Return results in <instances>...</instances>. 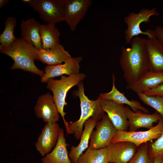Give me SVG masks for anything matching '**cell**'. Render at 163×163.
I'll return each mask as SVG.
<instances>
[{
  "label": "cell",
  "mask_w": 163,
  "mask_h": 163,
  "mask_svg": "<svg viewBox=\"0 0 163 163\" xmlns=\"http://www.w3.org/2000/svg\"><path fill=\"white\" fill-rule=\"evenodd\" d=\"M145 39L134 37L130 46L121 50L119 63L127 85L135 83L149 71L145 47Z\"/></svg>",
  "instance_id": "obj_1"
},
{
  "label": "cell",
  "mask_w": 163,
  "mask_h": 163,
  "mask_svg": "<svg viewBox=\"0 0 163 163\" xmlns=\"http://www.w3.org/2000/svg\"><path fill=\"white\" fill-rule=\"evenodd\" d=\"M0 52L10 56L14 61L11 69H21L41 77L44 75V72L39 69L34 63L35 60L39 59L37 50L22 38H16L8 46H0Z\"/></svg>",
  "instance_id": "obj_2"
},
{
  "label": "cell",
  "mask_w": 163,
  "mask_h": 163,
  "mask_svg": "<svg viewBox=\"0 0 163 163\" xmlns=\"http://www.w3.org/2000/svg\"><path fill=\"white\" fill-rule=\"evenodd\" d=\"M85 77V74L79 73L68 76L62 75L59 80L50 78L46 82L47 87L53 93L54 102L59 113L62 117L68 134H73V133L69 129V122L65 118L66 113L64 111V107L67 104L66 101L67 94L71 88L78 85Z\"/></svg>",
  "instance_id": "obj_3"
},
{
  "label": "cell",
  "mask_w": 163,
  "mask_h": 163,
  "mask_svg": "<svg viewBox=\"0 0 163 163\" xmlns=\"http://www.w3.org/2000/svg\"><path fill=\"white\" fill-rule=\"evenodd\" d=\"M80 101L81 115L79 119L69 123V127L73 132L74 137L77 140L80 139L86 121L91 117L100 120L105 114L102 109L100 99H89L85 95L83 83L81 82L78 85V89L75 91Z\"/></svg>",
  "instance_id": "obj_4"
},
{
  "label": "cell",
  "mask_w": 163,
  "mask_h": 163,
  "mask_svg": "<svg viewBox=\"0 0 163 163\" xmlns=\"http://www.w3.org/2000/svg\"><path fill=\"white\" fill-rule=\"evenodd\" d=\"M155 8L149 9L142 8L137 13H129L124 18L127 27L125 30L126 43L130 44L132 40L135 37L143 34L150 38H156L154 30H147L142 31L140 28V25L143 23H148L152 16L159 15Z\"/></svg>",
  "instance_id": "obj_5"
},
{
  "label": "cell",
  "mask_w": 163,
  "mask_h": 163,
  "mask_svg": "<svg viewBox=\"0 0 163 163\" xmlns=\"http://www.w3.org/2000/svg\"><path fill=\"white\" fill-rule=\"evenodd\" d=\"M28 3L47 24L55 25L64 21L63 0H31Z\"/></svg>",
  "instance_id": "obj_6"
},
{
  "label": "cell",
  "mask_w": 163,
  "mask_h": 163,
  "mask_svg": "<svg viewBox=\"0 0 163 163\" xmlns=\"http://www.w3.org/2000/svg\"><path fill=\"white\" fill-rule=\"evenodd\" d=\"M163 133V120H159L157 125L145 131H117L111 142L126 141L131 142L138 147L142 144L158 138Z\"/></svg>",
  "instance_id": "obj_7"
},
{
  "label": "cell",
  "mask_w": 163,
  "mask_h": 163,
  "mask_svg": "<svg viewBox=\"0 0 163 163\" xmlns=\"http://www.w3.org/2000/svg\"><path fill=\"white\" fill-rule=\"evenodd\" d=\"M95 127L91 134L88 149L95 150L106 148L111 142L117 129L106 114L97 123Z\"/></svg>",
  "instance_id": "obj_8"
},
{
  "label": "cell",
  "mask_w": 163,
  "mask_h": 163,
  "mask_svg": "<svg viewBox=\"0 0 163 163\" xmlns=\"http://www.w3.org/2000/svg\"><path fill=\"white\" fill-rule=\"evenodd\" d=\"M91 0H63V17L71 30L74 31L85 17Z\"/></svg>",
  "instance_id": "obj_9"
},
{
  "label": "cell",
  "mask_w": 163,
  "mask_h": 163,
  "mask_svg": "<svg viewBox=\"0 0 163 163\" xmlns=\"http://www.w3.org/2000/svg\"><path fill=\"white\" fill-rule=\"evenodd\" d=\"M60 129L57 123H47L44 126L35 143L37 150L42 156H45L54 148Z\"/></svg>",
  "instance_id": "obj_10"
},
{
  "label": "cell",
  "mask_w": 163,
  "mask_h": 163,
  "mask_svg": "<svg viewBox=\"0 0 163 163\" xmlns=\"http://www.w3.org/2000/svg\"><path fill=\"white\" fill-rule=\"evenodd\" d=\"M125 111L128 121L129 131H137L143 128L151 129L154 126V123H158L159 120H162L157 113L151 114L140 110L134 111L127 106H125Z\"/></svg>",
  "instance_id": "obj_11"
},
{
  "label": "cell",
  "mask_w": 163,
  "mask_h": 163,
  "mask_svg": "<svg viewBox=\"0 0 163 163\" xmlns=\"http://www.w3.org/2000/svg\"><path fill=\"white\" fill-rule=\"evenodd\" d=\"M100 103L102 109L117 130L128 131V121L124 105L109 100H100Z\"/></svg>",
  "instance_id": "obj_12"
},
{
  "label": "cell",
  "mask_w": 163,
  "mask_h": 163,
  "mask_svg": "<svg viewBox=\"0 0 163 163\" xmlns=\"http://www.w3.org/2000/svg\"><path fill=\"white\" fill-rule=\"evenodd\" d=\"M82 60L81 56L71 57L63 64L47 66L44 69V74L41 77L42 82H46L50 79L66 75H70L79 73L80 63Z\"/></svg>",
  "instance_id": "obj_13"
},
{
  "label": "cell",
  "mask_w": 163,
  "mask_h": 163,
  "mask_svg": "<svg viewBox=\"0 0 163 163\" xmlns=\"http://www.w3.org/2000/svg\"><path fill=\"white\" fill-rule=\"evenodd\" d=\"M34 110L37 117L42 119L46 123H57L59 118L53 96L50 93L38 97Z\"/></svg>",
  "instance_id": "obj_14"
},
{
  "label": "cell",
  "mask_w": 163,
  "mask_h": 163,
  "mask_svg": "<svg viewBox=\"0 0 163 163\" xmlns=\"http://www.w3.org/2000/svg\"><path fill=\"white\" fill-rule=\"evenodd\" d=\"M107 148L110 163H128L138 149L133 143L126 141L110 142Z\"/></svg>",
  "instance_id": "obj_15"
},
{
  "label": "cell",
  "mask_w": 163,
  "mask_h": 163,
  "mask_svg": "<svg viewBox=\"0 0 163 163\" xmlns=\"http://www.w3.org/2000/svg\"><path fill=\"white\" fill-rule=\"evenodd\" d=\"M145 47L149 71L163 72V45L156 38L145 39Z\"/></svg>",
  "instance_id": "obj_16"
},
{
  "label": "cell",
  "mask_w": 163,
  "mask_h": 163,
  "mask_svg": "<svg viewBox=\"0 0 163 163\" xmlns=\"http://www.w3.org/2000/svg\"><path fill=\"white\" fill-rule=\"evenodd\" d=\"M99 120L97 118L91 117L85 123L79 144L76 146H72L69 154V157L72 163H77L83 152L88 148L91 134Z\"/></svg>",
  "instance_id": "obj_17"
},
{
  "label": "cell",
  "mask_w": 163,
  "mask_h": 163,
  "mask_svg": "<svg viewBox=\"0 0 163 163\" xmlns=\"http://www.w3.org/2000/svg\"><path fill=\"white\" fill-rule=\"evenodd\" d=\"M41 24L32 18L21 21L20 27L21 37L28 42L37 50L42 49L40 33Z\"/></svg>",
  "instance_id": "obj_18"
},
{
  "label": "cell",
  "mask_w": 163,
  "mask_h": 163,
  "mask_svg": "<svg viewBox=\"0 0 163 163\" xmlns=\"http://www.w3.org/2000/svg\"><path fill=\"white\" fill-rule=\"evenodd\" d=\"M37 53L39 60L48 66L62 64L71 57L60 43L50 49L37 50Z\"/></svg>",
  "instance_id": "obj_19"
},
{
  "label": "cell",
  "mask_w": 163,
  "mask_h": 163,
  "mask_svg": "<svg viewBox=\"0 0 163 163\" xmlns=\"http://www.w3.org/2000/svg\"><path fill=\"white\" fill-rule=\"evenodd\" d=\"M115 77L114 74L112 75V87L111 90L109 92L100 93L98 97L100 100H109L117 103L128 106L134 111L140 110L147 113L149 110L143 106L138 101L134 100H129L123 93L120 92L115 85Z\"/></svg>",
  "instance_id": "obj_20"
},
{
  "label": "cell",
  "mask_w": 163,
  "mask_h": 163,
  "mask_svg": "<svg viewBox=\"0 0 163 163\" xmlns=\"http://www.w3.org/2000/svg\"><path fill=\"white\" fill-rule=\"evenodd\" d=\"M64 130L61 128L57 142L53 150L44 156L42 163H72L69 156Z\"/></svg>",
  "instance_id": "obj_21"
},
{
  "label": "cell",
  "mask_w": 163,
  "mask_h": 163,
  "mask_svg": "<svg viewBox=\"0 0 163 163\" xmlns=\"http://www.w3.org/2000/svg\"><path fill=\"white\" fill-rule=\"evenodd\" d=\"M163 83V72L148 71L135 83L127 85L126 88L136 93L144 92L155 88Z\"/></svg>",
  "instance_id": "obj_22"
},
{
  "label": "cell",
  "mask_w": 163,
  "mask_h": 163,
  "mask_svg": "<svg viewBox=\"0 0 163 163\" xmlns=\"http://www.w3.org/2000/svg\"><path fill=\"white\" fill-rule=\"evenodd\" d=\"M55 25L50 24H41L40 33L43 49H50L60 43V33Z\"/></svg>",
  "instance_id": "obj_23"
},
{
  "label": "cell",
  "mask_w": 163,
  "mask_h": 163,
  "mask_svg": "<svg viewBox=\"0 0 163 163\" xmlns=\"http://www.w3.org/2000/svg\"><path fill=\"white\" fill-rule=\"evenodd\" d=\"M17 23L16 18L14 17L9 16L7 18L4 23V29L0 35V46H8L16 39L14 30Z\"/></svg>",
  "instance_id": "obj_24"
},
{
  "label": "cell",
  "mask_w": 163,
  "mask_h": 163,
  "mask_svg": "<svg viewBox=\"0 0 163 163\" xmlns=\"http://www.w3.org/2000/svg\"><path fill=\"white\" fill-rule=\"evenodd\" d=\"M81 155L85 163H110L109 155L107 147L95 150L88 149Z\"/></svg>",
  "instance_id": "obj_25"
},
{
  "label": "cell",
  "mask_w": 163,
  "mask_h": 163,
  "mask_svg": "<svg viewBox=\"0 0 163 163\" xmlns=\"http://www.w3.org/2000/svg\"><path fill=\"white\" fill-rule=\"evenodd\" d=\"M136 94L144 104L154 109L163 120V97L158 96H148L142 92Z\"/></svg>",
  "instance_id": "obj_26"
},
{
  "label": "cell",
  "mask_w": 163,
  "mask_h": 163,
  "mask_svg": "<svg viewBox=\"0 0 163 163\" xmlns=\"http://www.w3.org/2000/svg\"><path fill=\"white\" fill-rule=\"evenodd\" d=\"M149 142L141 145L133 158L128 163H153L154 159L148 154Z\"/></svg>",
  "instance_id": "obj_27"
},
{
  "label": "cell",
  "mask_w": 163,
  "mask_h": 163,
  "mask_svg": "<svg viewBox=\"0 0 163 163\" xmlns=\"http://www.w3.org/2000/svg\"><path fill=\"white\" fill-rule=\"evenodd\" d=\"M148 154L153 159L158 155H163V133L154 142L149 143Z\"/></svg>",
  "instance_id": "obj_28"
},
{
  "label": "cell",
  "mask_w": 163,
  "mask_h": 163,
  "mask_svg": "<svg viewBox=\"0 0 163 163\" xmlns=\"http://www.w3.org/2000/svg\"><path fill=\"white\" fill-rule=\"evenodd\" d=\"M143 93L148 96H158L163 97V83L155 88Z\"/></svg>",
  "instance_id": "obj_29"
},
{
  "label": "cell",
  "mask_w": 163,
  "mask_h": 163,
  "mask_svg": "<svg viewBox=\"0 0 163 163\" xmlns=\"http://www.w3.org/2000/svg\"><path fill=\"white\" fill-rule=\"evenodd\" d=\"M156 38L163 45V28L159 26L156 27L154 30Z\"/></svg>",
  "instance_id": "obj_30"
},
{
  "label": "cell",
  "mask_w": 163,
  "mask_h": 163,
  "mask_svg": "<svg viewBox=\"0 0 163 163\" xmlns=\"http://www.w3.org/2000/svg\"><path fill=\"white\" fill-rule=\"evenodd\" d=\"M163 155H159L157 156L154 159L153 163H161L163 158Z\"/></svg>",
  "instance_id": "obj_31"
},
{
  "label": "cell",
  "mask_w": 163,
  "mask_h": 163,
  "mask_svg": "<svg viewBox=\"0 0 163 163\" xmlns=\"http://www.w3.org/2000/svg\"><path fill=\"white\" fill-rule=\"evenodd\" d=\"M9 2L8 0H0V8H1L4 6Z\"/></svg>",
  "instance_id": "obj_32"
},
{
  "label": "cell",
  "mask_w": 163,
  "mask_h": 163,
  "mask_svg": "<svg viewBox=\"0 0 163 163\" xmlns=\"http://www.w3.org/2000/svg\"><path fill=\"white\" fill-rule=\"evenodd\" d=\"M30 0H23V2H27L29 3L30 1Z\"/></svg>",
  "instance_id": "obj_33"
},
{
  "label": "cell",
  "mask_w": 163,
  "mask_h": 163,
  "mask_svg": "<svg viewBox=\"0 0 163 163\" xmlns=\"http://www.w3.org/2000/svg\"><path fill=\"white\" fill-rule=\"evenodd\" d=\"M161 163H163V156L162 160Z\"/></svg>",
  "instance_id": "obj_34"
}]
</instances>
